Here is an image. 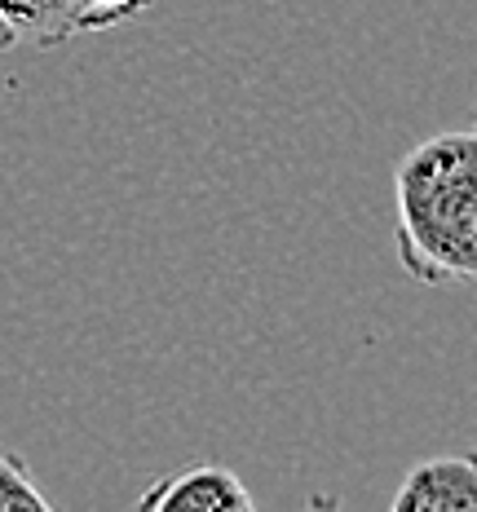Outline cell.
Segmentation results:
<instances>
[{"mask_svg":"<svg viewBox=\"0 0 477 512\" xmlns=\"http://www.w3.org/2000/svg\"><path fill=\"white\" fill-rule=\"evenodd\" d=\"M398 265L424 287L477 279V137L438 133L394 168Z\"/></svg>","mask_w":477,"mask_h":512,"instance_id":"cell-1","label":"cell"},{"mask_svg":"<svg viewBox=\"0 0 477 512\" xmlns=\"http://www.w3.org/2000/svg\"><path fill=\"white\" fill-rule=\"evenodd\" d=\"M0 18L18 40L40 49H58L71 40V0H0Z\"/></svg>","mask_w":477,"mask_h":512,"instance_id":"cell-4","label":"cell"},{"mask_svg":"<svg viewBox=\"0 0 477 512\" xmlns=\"http://www.w3.org/2000/svg\"><path fill=\"white\" fill-rule=\"evenodd\" d=\"M151 9H155V0H71V36L137 23Z\"/></svg>","mask_w":477,"mask_h":512,"instance_id":"cell-5","label":"cell"},{"mask_svg":"<svg viewBox=\"0 0 477 512\" xmlns=\"http://www.w3.org/2000/svg\"><path fill=\"white\" fill-rule=\"evenodd\" d=\"M142 512H248L252 490L226 464H190L159 482L137 499Z\"/></svg>","mask_w":477,"mask_h":512,"instance_id":"cell-2","label":"cell"},{"mask_svg":"<svg viewBox=\"0 0 477 512\" xmlns=\"http://www.w3.org/2000/svg\"><path fill=\"white\" fill-rule=\"evenodd\" d=\"M473 137H477V111H473Z\"/></svg>","mask_w":477,"mask_h":512,"instance_id":"cell-8","label":"cell"},{"mask_svg":"<svg viewBox=\"0 0 477 512\" xmlns=\"http://www.w3.org/2000/svg\"><path fill=\"white\" fill-rule=\"evenodd\" d=\"M14 508H31V512H49L53 499L36 486L27 460L9 446H0V512H14Z\"/></svg>","mask_w":477,"mask_h":512,"instance_id":"cell-6","label":"cell"},{"mask_svg":"<svg viewBox=\"0 0 477 512\" xmlns=\"http://www.w3.org/2000/svg\"><path fill=\"white\" fill-rule=\"evenodd\" d=\"M394 512H477V451L411 464L394 490Z\"/></svg>","mask_w":477,"mask_h":512,"instance_id":"cell-3","label":"cell"},{"mask_svg":"<svg viewBox=\"0 0 477 512\" xmlns=\"http://www.w3.org/2000/svg\"><path fill=\"white\" fill-rule=\"evenodd\" d=\"M14 45H18L14 27H9V23H5V18H0V53H9V49H14Z\"/></svg>","mask_w":477,"mask_h":512,"instance_id":"cell-7","label":"cell"}]
</instances>
